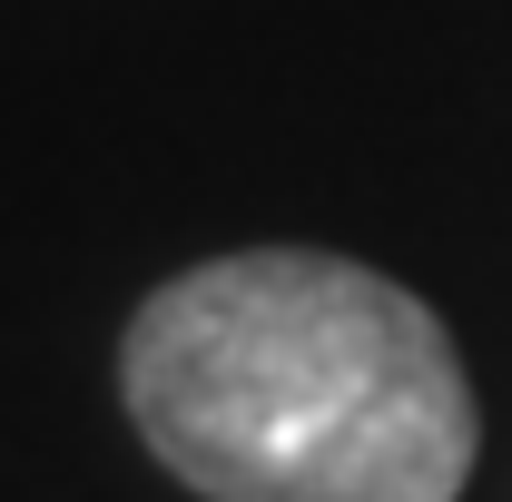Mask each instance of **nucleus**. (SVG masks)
<instances>
[{"label": "nucleus", "mask_w": 512, "mask_h": 502, "mask_svg": "<svg viewBox=\"0 0 512 502\" xmlns=\"http://www.w3.org/2000/svg\"><path fill=\"white\" fill-rule=\"evenodd\" d=\"M119 404L197 502H453L483 453L444 315L325 247L168 276L119 335Z\"/></svg>", "instance_id": "1"}]
</instances>
